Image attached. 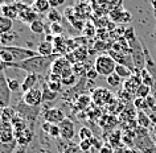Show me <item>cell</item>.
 I'll return each instance as SVG.
<instances>
[{
    "mask_svg": "<svg viewBox=\"0 0 156 153\" xmlns=\"http://www.w3.org/2000/svg\"><path fill=\"white\" fill-rule=\"evenodd\" d=\"M58 56L53 54L50 57H33L29 58L27 61L23 62H13V64H5V68H11V69H19V70H24L27 74H42L46 73L48 70L52 68L54 60Z\"/></svg>",
    "mask_w": 156,
    "mask_h": 153,
    "instance_id": "cell-1",
    "label": "cell"
},
{
    "mask_svg": "<svg viewBox=\"0 0 156 153\" xmlns=\"http://www.w3.org/2000/svg\"><path fill=\"white\" fill-rule=\"evenodd\" d=\"M94 68L97 71H98L99 75H103L107 78L108 75L115 73L116 62L112 60L108 54H99V56L95 58Z\"/></svg>",
    "mask_w": 156,
    "mask_h": 153,
    "instance_id": "cell-2",
    "label": "cell"
},
{
    "mask_svg": "<svg viewBox=\"0 0 156 153\" xmlns=\"http://www.w3.org/2000/svg\"><path fill=\"white\" fill-rule=\"evenodd\" d=\"M130 48H131V57L132 61H134L135 69L139 74L143 69H146V57H144V52H143V44L140 40H138L134 44H131Z\"/></svg>",
    "mask_w": 156,
    "mask_h": 153,
    "instance_id": "cell-3",
    "label": "cell"
},
{
    "mask_svg": "<svg viewBox=\"0 0 156 153\" xmlns=\"http://www.w3.org/2000/svg\"><path fill=\"white\" fill-rule=\"evenodd\" d=\"M50 73L57 74V75H60L64 79V78L73 75L72 65H70V62L68 61L66 57H57L53 62L52 68H50Z\"/></svg>",
    "mask_w": 156,
    "mask_h": 153,
    "instance_id": "cell-4",
    "label": "cell"
},
{
    "mask_svg": "<svg viewBox=\"0 0 156 153\" xmlns=\"http://www.w3.org/2000/svg\"><path fill=\"white\" fill-rule=\"evenodd\" d=\"M4 48L13 56L15 62H23V61L29 60V58L38 56V53H36L34 50L21 48V46H4Z\"/></svg>",
    "mask_w": 156,
    "mask_h": 153,
    "instance_id": "cell-5",
    "label": "cell"
},
{
    "mask_svg": "<svg viewBox=\"0 0 156 153\" xmlns=\"http://www.w3.org/2000/svg\"><path fill=\"white\" fill-rule=\"evenodd\" d=\"M16 112H19L24 120H29L30 123H34L37 120V116H38V112H40V107H30V106L25 104L24 102L19 103L16 106Z\"/></svg>",
    "mask_w": 156,
    "mask_h": 153,
    "instance_id": "cell-6",
    "label": "cell"
},
{
    "mask_svg": "<svg viewBox=\"0 0 156 153\" xmlns=\"http://www.w3.org/2000/svg\"><path fill=\"white\" fill-rule=\"evenodd\" d=\"M108 56H110L112 60L116 62V65L126 66V68L130 69L132 73L138 74V71H136V69H135V65H134V61H132L131 54H127V53H118V52H114V50H110V52H108Z\"/></svg>",
    "mask_w": 156,
    "mask_h": 153,
    "instance_id": "cell-7",
    "label": "cell"
},
{
    "mask_svg": "<svg viewBox=\"0 0 156 153\" xmlns=\"http://www.w3.org/2000/svg\"><path fill=\"white\" fill-rule=\"evenodd\" d=\"M93 102L98 106H105V104H110L114 102V94H111L107 89H95L91 94Z\"/></svg>",
    "mask_w": 156,
    "mask_h": 153,
    "instance_id": "cell-8",
    "label": "cell"
},
{
    "mask_svg": "<svg viewBox=\"0 0 156 153\" xmlns=\"http://www.w3.org/2000/svg\"><path fill=\"white\" fill-rule=\"evenodd\" d=\"M11 103V90L8 87V82L4 71H0V106L2 107H9Z\"/></svg>",
    "mask_w": 156,
    "mask_h": 153,
    "instance_id": "cell-9",
    "label": "cell"
},
{
    "mask_svg": "<svg viewBox=\"0 0 156 153\" xmlns=\"http://www.w3.org/2000/svg\"><path fill=\"white\" fill-rule=\"evenodd\" d=\"M23 102L30 107H40L42 103V90L40 89H33L28 92L23 94Z\"/></svg>",
    "mask_w": 156,
    "mask_h": 153,
    "instance_id": "cell-10",
    "label": "cell"
},
{
    "mask_svg": "<svg viewBox=\"0 0 156 153\" xmlns=\"http://www.w3.org/2000/svg\"><path fill=\"white\" fill-rule=\"evenodd\" d=\"M44 119L46 123L58 125L60 123H62L66 117H65V113L62 112L60 108H49V110H46V111H44Z\"/></svg>",
    "mask_w": 156,
    "mask_h": 153,
    "instance_id": "cell-11",
    "label": "cell"
},
{
    "mask_svg": "<svg viewBox=\"0 0 156 153\" xmlns=\"http://www.w3.org/2000/svg\"><path fill=\"white\" fill-rule=\"evenodd\" d=\"M15 141L13 127L11 123H4L0 119V143H12Z\"/></svg>",
    "mask_w": 156,
    "mask_h": 153,
    "instance_id": "cell-12",
    "label": "cell"
},
{
    "mask_svg": "<svg viewBox=\"0 0 156 153\" xmlns=\"http://www.w3.org/2000/svg\"><path fill=\"white\" fill-rule=\"evenodd\" d=\"M142 78H140L139 74H134L131 78H128L123 82V90L127 92H130L131 95H136V91L138 89L142 86Z\"/></svg>",
    "mask_w": 156,
    "mask_h": 153,
    "instance_id": "cell-13",
    "label": "cell"
},
{
    "mask_svg": "<svg viewBox=\"0 0 156 153\" xmlns=\"http://www.w3.org/2000/svg\"><path fill=\"white\" fill-rule=\"evenodd\" d=\"M61 132V137L64 140H72L74 135H76V129H74V124L70 119H65L62 123L58 124Z\"/></svg>",
    "mask_w": 156,
    "mask_h": 153,
    "instance_id": "cell-14",
    "label": "cell"
},
{
    "mask_svg": "<svg viewBox=\"0 0 156 153\" xmlns=\"http://www.w3.org/2000/svg\"><path fill=\"white\" fill-rule=\"evenodd\" d=\"M15 133V141L17 143L19 147H28V144L33 139V132L30 128H27L20 132H13Z\"/></svg>",
    "mask_w": 156,
    "mask_h": 153,
    "instance_id": "cell-15",
    "label": "cell"
},
{
    "mask_svg": "<svg viewBox=\"0 0 156 153\" xmlns=\"http://www.w3.org/2000/svg\"><path fill=\"white\" fill-rule=\"evenodd\" d=\"M0 13L3 15V16H5L7 19H9V20H16L19 19V9L16 8V5L13 4H9V3H7V4H3L0 7Z\"/></svg>",
    "mask_w": 156,
    "mask_h": 153,
    "instance_id": "cell-16",
    "label": "cell"
},
{
    "mask_svg": "<svg viewBox=\"0 0 156 153\" xmlns=\"http://www.w3.org/2000/svg\"><path fill=\"white\" fill-rule=\"evenodd\" d=\"M37 82H38L37 74H27L24 81H23V83H21V90L24 92H28V91H30V90L36 89Z\"/></svg>",
    "mask_w": 156,
    "mask_h": 153,
    "instance_id": "cell-17",
    "label": "cell"
},
{
    "mask_svg": "<svg viewBox=\"0 0 156 153\" xmlns=\"http://www.w3.org/2000/svg\"><path fill=\"white\" fill-rule=\"evenodd\" d=\"M30 8H32L36 13H46L52 8H50V4H49V0H36L30 4Z\"/></svg>",
    "mask_w": 156,
    "mask_h": 153,
    "instance_id": "cell-18",
    "label": "cell"
},
{
    "mask_svg": "<svg viewBox=\"0 0 156 153\" xmlns=\"http://www.w3.org/2000/svg\"><path fill=\"white\" fill-rule=\"evenodd\" d=\"M74 11H76V15L78 17L82 20V19L85 17H87L91 13V5L89 4V3H78V4L74 5Z\"/></svg>",
    "mask_w": 156,
    "mask_h": 153,
    "instance_id": "cell-19",
    "label": "cell"
},
{
    "mask_svg": "<svg viewBox=\"0 0 156 153\" xmlns=\"http://www.w3.org/2000/svg\"><path fill=\"white\" fill-rule=\"evenodd\" d=\"M19 19H21L24 23H28L29 25L32 24V23H34L36 20H38V19H37V13L34 12L30 7H27L25 9H23L21 12L19 13Z\"/></svg>",
    "mask_w": 156,
    "mask_h": 153,
    "instance_id": "cell-20",
    "label": "cell"
},
{
    "mask_svg": "<svg viewBox=\"0 0 156 153\" xmlns=\"http://www.w3.org/2000/svg\"><path fill=\"white\" fill-rule=\"evenodd\" d=\"M122 137H123V132L120 129H115L114 132L110 133V137H108V143H110V147L112 149L120 148L122 147Z\"/></svg>",
    "mask_w": 156,
    "mask_h": 153,
    "instance_id": "cell-21",
    "label": "cell"
},
{
    "mask_svg": "<svg viewBox=\"0 0 156 153\" xmlns=\"http://www.w3.org/2000/svg\"><path fill=\"white\" fill-rule=\"evenodd\" d=\"M53 52H54V46L50 42L42 41L37 46V53L41 57H50V56H53Z\"/></svg>",
    "mask_w": 156,
    "mask_h": 153,
    "instance_id": "cell-22",
    "label": "cell"
},
{
    "mask_svg": "<svg viewBox=\"0 0 156 153\" xmlns=\"http://www.w3.org/2000/svg\"><path fill=\"white\" fill-rule=\"evenodd\" d=\"M136 123H138V125H139L140 128L147 129V128L151 127L152 121H151L150 115H148L147 112H144V111H138V115H136Z\"/></svg>",
    "mask_w": 156,
    "mask_h": 153,
    "instance_id": "cell-23",
    "label": "cell"
},
{
    "mask_svg": "<svg viewBox=\"0 0 156 153\" xmlns=\"http://www.w3.org/2000/svg\"><path fill=\"white\" fill-rule=\"evenodd\" d=\"M112 42L114 41H101V40H97L93 45V50L95 53H101V52H106L108 50L110 52L111 48H112Z\"/></svg>",
    "mask_w": 156,
    "mask_h": 153,
    "instance_id": "cell-24",
    "label": "cell"
},
{
    "mask_svg": "<svg viewBox=\"0 0 156 153\" xmlns=\"http://www.w3.org/2000/svg\"><path fill=\"white\" fill-rule=\"evenodd\" d=\"M12 26H13V21L0 13V36L5 34V33H9Z\"/></svg>",
    "mask_w": 156,
    "mask_h": 153,
    "instance_id": "cell-25",
    "label": "cell"
},
{
    "mask_svg": "<svg viewBox=\"0 0 156 153\" xmlns=\"http://www.w3.org/2000/svg\"><path fill=\"white\" fill-rule=\"evenodd\" d=\"M72 54H73L76 62H85V60L87 58V54H89L87 46H81V48H77Z\"/></svg>",
    "mask_w": 156,
    "mask_h": 153,
    "instance_id": "cell-26",
    "label": "cell"
},
{
    "mask_svg": "<svg viewBox=\"0 0 156 153\" xmlns=\"http://www.w3.org/2000/svg\"><path fill=\"white\" fill-rule=\"evenodd\" d=\"M57 99V92L52 91L49 89L48 83H44L42 86V102H53Z\"/></svg>",
    "mask_w": 156,
    "mask_h": 153,
    "instance_id": "cell-27",
    "label": "cell"
},
{
    "mask_svg": "<svg viewBox=\"0 0 156 153\" xmlns=\"http://www.w3.org/2000/svg\"><path fill=\"white\" fill-rule=\"evenodd\" d=\"M11 124H12V127H13V132H20V131H24V129L28 128V127H27L25 120L23 119L20 115H16V116H15Z\"/></svg>",
    "mask_w": 156,
    "mask_h": 153,
    "instance_id": "cell-28",
    "label": "cell"
},
{
    "mask_svg": "<svg viewBox=\"0 0 156 153\" xmlns=\"http://www.w3.org/2000/svg\"><path fill=\"white\" fill-rule=\"evenodd\" d=\"M72 70H73V74L74 75H78V77H82V75H86L87 73V68H86V64L85 62H76L74 65H72Z\"/></svg>",
    "mask_w": 156,
    "mask_h": 153,
    "instance_id": "cell-29",
    "label": "cell"
},
{
    "mask_svg": "<svg viewBox=\"0 0 156 153\" xmlns=\"http://www.w3.org/2000/svg\"><path fill=\"white\" fill-rule=\"evenodd\" d=\"M82 33H83V37H86V38H91V37L97 36V26H95V24L93 21H86Z\"/></svg>",
    "mask_w": 156,
    "mask_h": 153,
    "instance_id": "cell-30",
    "label": "cell"
},
{
    "mask_svg": "<svg viewBox=\"0 0 156 153\" xmlns=\"http://www.w3.org/2000/svg\"><path fill=\"white\" fill-rule=\"evenodd\" d=\"M115 74H116V75H119V77L122 78V79H124V81L134 75V73H132L130 69H127L126 66H122V65H116V68H115Z\"/></svg>",
    "mask_w": 156,
    "mask_h": 153,
    "instance_id": "cell-31",
    "label": "cell"
},
{
    "mask_svg": "<svg viewBox=\"0 0 156 153\" xmlns=\"http://www.w3.org/2000/svg\"><path fill=\"white\" fill-rule=\"evenodd\" d=\"M15 116H16V110L12 108V107H5L4 112H3V115L0 119L4 121V123H12Z\"/></svg>",
    "mask_w": 156,
    "mask_h": 153,
    "instance_id": "cell-32",
    "label": "cell"
},
{
    "mask_svg": "<svg viewBox=\"0 0 156 153\" xmlns=\"http://www.w3.org/2000/svg\"><path fill=\"white\" fill-rule=\"evenodd\" d=\"M29 28L30 30L34 33V34H42V33H45V24H44V21L42 20H36L34 23H32V24L29 25Z\"/></svg>",
    "mask_w": 156,
    "mask_h": 153,
    "instance_id": "cell-33",
    "label": "cell"
},
{
    "mask_svg": "<svg viewBox=\"0 0 156 153\" xmlns=\"http://www.w3.org/2000/svg\"><path fill=\"white\" fill-rule=\"evenodd\" d=\"M16 145H17L16 141H12V143H0V153H15L17 151Z\"/></svg>",
    "mask_w": 156,
    "mask_h": 153,
    "instance_id": "cell-34",
    "label": "cell"
},
{
    "mask_svg": "<svg viewBox=\"0 0 156 153\" xmlns=\"http://www.w3.org/2000/svg\"><path fill=\"white\" fill-rule=\"evenodd\" d=\"M134 107L136 108V111H144V112H147L148 110H150V107H148V104H147V100L146 99H143V98H135L134 99Z\"/></svg>",
    "mask_w": 156,
    "mask_h": 153,
    "instance_id": "cell-35",
    "label": "cell"
},
{
    "mask_svg": "<svg viewBox=\"0 0 156 153\" xmlns=\"http://www.w3.org/2000/svg\"><path fill=\"white\" fill-rule=\"evenodd\" d=\"M124 38L127 40L128 44H134V42H136L139 40L138 36H136L135 33V28L134 26H128V28H126V33H124Z\"/></svg>",
    "mask_w": 156,
    "mask_h": 153,
    "instance_id": "cell-36",
    "label": "cell"
},
{
    "mask_svg": "<svg viewBox=\"0 0 156 153\" xmlns=\"http://www.w3.org/2000/svg\"><path fill=\"white\" fill-rule=\"evenodd\" d=\"M0 60L4 62V64H13L15 62L13 56L4 48V46H0Z\"/></svg>",
    "mask_w": 156,
    "mask_h": 153,
    "instance_id": "cell-37",
    "label": "cell"
},
{
    "mask_svg": "<svg viewBox=\"0 0 156 153\" xmlns=\"http://www.w3.org/2000/svg\"><path fill=\"white\" fill-rule=\"evenodd\" d=\"M139 75H140V78H142V83H143V85L150 86V87H152V86H154V78L151 77V74L148 73L146 69H143L142 71L139 73Z\"/></svg>",
    "mask_w": 156,
    "mask_h": 153,
    "instance_id": "cell-38",
    "label": "cell"
},
{
    "mask_svg": "<svg viewBox=\"0 0 156 153\" xmlns=\"http://www.w3.org/2000/svg\"><path fill=\"white\" fill-rule=\"evenodd\" d=\"M46 17H48V20L50 21V24H52V23H61V20H62V16H61L60 11L54 9V8H52L49 11L48 15H46Z\"/></svg>",
    "mask_w": 156,
    "mask_h": 153,
    "instance_id": "cell-39",
    "label": "cell"
},
{
    "mask_svg": "<svg viewBox=\"0 0 156 153\" xmlns=\"http://www.w3.org/2000/svg\"><path fill=\"white\" fill-rule=\"evenodd\" d=\"M107 81V85L111 86V87H119L120 85H122V78H120L119 75H116V74H111V75H108L106 78Z\"/></svg>",
    "mask_w": 156,
    "mask_h": 153,
    "instance_id": "cell-40",
    "label": "cell"
},
{
    "mask_svg": "<svg viewBox=\"0 0 156 153\" xmlns=\"http://www.w3.org/2000/svg\"><path fill=\"white\" fill-rule=\"evenodd\" d=\"M78 137H80L81 141H82V140H91L94 136H93V132H91L90 128L82 127L80 131H78Z\"/></svg>",
    "mask_w": 156,
    "mask_h": 153,
    "instance_id": "cell-41",
    "label": "cell"
},
{
    "mask_svg": "<svg viewBox=\"0 0 156 153\" xmlns=\"http://www.w3.org/2000/svg\"><path fill=\"white\" fill-rule=\"evenodd\" d=\"M151 95V87L146 85H142L136 91V98H143V99H147L148 96Z\"/></svg>",
    "mask_w": 156,
    "mask_h": 153,
    "instance_id": "cell-42",
    "label": "cell"
},
{
    "mask_svg": "<svg viewBox=\"0 0 156 153\" xmlns=\"http://www.w3.org/2000/svg\"><path fill=\"white\" fill-rule=\"evenodd\" d=\"M49 29L53 36H62V33H64V26L61 25V23H52Z\"/></svg>",
    "mask_w": 156,
    "mask_h": 153,
    "instance_id": "cell-43",
    "label": "cell"
},
{
    "mask_svg": "<svg viewBox=\"0 0 156 153\" xmlns=\"http://www.w3.org/2000/svg\"><path fill=\"white\" fill-rule=\"evenodd\" d=\"M13 40H15V34L12 32L2 34V36H0V42L3 44V46H8L9 42H13Z\"/></svg>",
    "mask_w": 156,
    "mask_h": 153,
    "instance_id": "cell-44",
    "label": "cell"
},
{
    "mask_svg": "<svg viewBox=\"0 0 156 153\" xmlns=\"http://www.w3.org/2000/svg\"><path fill=\"white\" fill-rule=\"evenodd\" d=\"M78 148H80L83 153L91 152V149H93L91 140H82V141H80V145H78Z\"/></svg>",
    "mask_w": 156,
    "mask_h": 153,
    "instance_id": "cell-45",
    "label": "cell"
},
{
    "mask_svg": "<svg viewBox=\"0 0 156 153\" xmlns=\"http://www.w3.org/2000/svg\"><path fill=\"white\" fill-rule=\"evenodd\" d=\"M7 82H8V87L11 90V92H12V91H17L19 89H21V85L19 83L17 79H13V78H7Z\"/></svg>",
    "mask_w": 156,
    "mask_h": 153,
    "instance_id": "cell-46",
    "label": "cell"
},
{
    "mask_svg": "<svg viewBox=\"0 0 156 153\" xmlns=\"http://www.w3.org/2000/svg\"><path fill=\"white\" fill-rule=\"evenodd\" d=\"M131 20H132V15L128 12V11L124 9V12L122 13V16H120V20H119L118 24H128Z\"/></svg>",
    "mask_w": 156,
    "mask_h": 153,
    "instance_id": "cell-47",
    "label": "cell"
},
{
    "mask_svg": "<svg viewBox=\"0 0 156 153\" xmlns=\"http://www.w3.org/2000/svg\"><path fill=\"white\" fill-rule=\"evenodd\" d=\"M49 136H52L53 139H58L61 136V132H60V127L56 124H52L50 127V131H49Z\"/></svg>",
    "mask_w": 156,
    "mask_h": 153,
    "instance_id": "cell-48",
    "label": "cell"
},
{
    "mask_svg": "<svg viewBox=\"0 0 156 153\" xmlns=\"http://www.w3.org/2000/svg\"><path fill=\"white\" fill-rule=\"evenodd\" d=\"M98 75H99L98 71H97L95 68L93 66V68H90V69L87 70V73H86V75H85V78H86V79H90V81H94Z\"/></svg>",
    "mask_w": 156,
    "mask_h": 153,
    "instance_id": "cell-49",
    "label": "cell"
},
{
    "mask_svg": "<svg viewBox=\"0 0 156 153\" xmlns=\"http://www.w3.org/2000/svg\"><path fill=\"white\" fill-rule=\"evenodd\" d=\"M118 98L120 100H126V102H130L132 99V95L130 92H127V91H124V90H122V91H119L118 92Z\"/></svg>",
    "mask_w": 156,
    "mask_h": 153,
    "instance_id": "cell-50",
    "label": "cell"
},
{
    "mask_svg": "<svg viewBox=\"0 0 156 153\" xmlns=\"http://www.w3.org/2000/svg\"><path fill=\"white\" fill-rule=\"evenodd\" d=\"M48 86L49 89L54 92H60L61 91V87H62V83H58V82H48Z\"/></svg>",
    "mask_w": 156,
    "mask_h": 153,
    "instance_id": "cell-51",
    "label": "cell"
},
{
    "mask_svg": "<svg viewBox=\"0 0 156 153\" xmlns=\"http://www.w3.org/2000/svg\"><path fill=\"white\" fill-rule=\"evenodd\" d=\"M76 79H77V77L73 74V75H70V77H68V78H64V79L61 81V83L65 85V86H72V85L76 83Z\"/></svg>",
    "mask_w": 156,
    "mask_h": 153,
    "instance_id": "cell-52",
    "label": "cell"
},
{
    "mask_svg": "<svg viewBox=\"0 0 156 153\" xmlns=\"http://www.w3.org/2000/svg\"><path fill=\"white\" fill-rule=\"evenodd\" d=\"M61 153H82V151L78 147H68V148L62 149Z\"/></svg>",
    "mask_w": 156,
    "mask_h": 153,
    "instance_id": "cell-53",
    "label": "cell"
},
{
    "mask_svg": "<svg viewBox=\"0 0 156 153\" xmlns=\"http://www.w3.org/2000/svg\"><path fill=\"white\" fill-rule=\"evenodd\" d=\"M64 0H49V4H50V8H54L57 9V7H60L64 4Z\"/></svg>",
    "mask_w": 156,
    "mask_h": 153,
    "instance_id": "cell-54",
    "label": "cell"
},
{
    "mask_svg": "<svg viewBox=\"0 0 156 153\" xmlns=\"http://www.w3.org/2000/svg\"><path fill=\"white\" fill-rule=\"evenodd\" d=\"M61 81H62V78L60 75H57V74H53V73L49 74V82H58V83H61Z\"/></svg>",
    "mask_w": 156,
    "mask_h": 153,
    "instance_id": "cell-55",
    "label": "cell"
},
{
    "mask_svg": "<svg viewBox=\"0 0 156 153\" xmlns=\"http://www.w3.org/2000/svg\"><path fill=\"white\" fill-rule=\"evenodd\" d=\"M50 127H52V124H50V123H46V121H45V123L41 125L42 131L46 132V133H49V131H50Z\"/></svg>",
    "mask_w": 156,
    "mask_h": 153,
    "instance_id": "cell-56",
    "label": "cell"
},
{
    "mask_svg": "<svg viewBox=\"0 0 156 153\" xmlns=\"http://www.w3.org/2000/svg\"><path fill=\"white\" fill-rule=\"evenodd\" d=\"M124 153H139V152L135 148H126L124 149Z\"/></svg>",
    "mask_w": 156,
    "mask_h": 153,
    "instance_id": "cell-57",
    "label": "cell"
},
{
    "mask_svg": "<svg viewBox=\"0 0 156 153\" xmlns=\"http://www.w3.org/2000/svg\"><path fill=\"white\" fill-rule=\"evenodd\" d=\"M15 153H27V147H17V151Z\"/></svg>",
    "mask_w": 156,
    "mask_h": 153,
    "instance_id": "cell-58",
    "label": "cell"
},
{
    "mask_svg": "<svg viewBox=\"0 0 156 153\" xmlns=\"http://www.w3.org/2000/svg\"><path fill=\"white\" fill-rule=\"evenodd\" d=\"M124 147H120V148H116V149H114V153H124Z\"/></svg>",
    "mask_w": 156,
    "mask_h": 153,
    "instance_id": "cell-59",
    "label": "cell"
},
{
    "mask_svg": "<svg viewBox=\"0 0 156 153\" xmlns=\"http://www.w3.org/2000/svg\"><path fill=\"white\" fill-rule=\"evenodd\" d=\"M4 70H5V64L0 60V71H4Z\"/></svg>",
    "mask_w": 156,
    "mask_h": 153,
    "instance_id": "cell-60",
    "label": "cell"
},
{
    "mask_svg": "<svg viewBox=\"0 0 156 153\" xmlns=\"http://www.w3.org/2000/svg\"><path fill=\"white\" fill-rule=\"evenodd\" d=\"M151 7L154 8V11L156 12V0H152V2H151Z\"/></svg>",
    "mask_w": 156,
    "mask_h": 153,
    "instance_id": "cell-61",
    "label": "cell"
},
{
    "mask_svg": "<svg viewBox=\"0 0 156 153\" xmlns=\"http://www.w3.org/2000/svg\"><path fill=\"white\" fill-rule=\"evenodd\" d=\"M152 132H154V135L156 136V124L152 125Z\"/></svg>",
    "mask_w": 156,
    "mask_h": 153,
    "instance_id": "cell-62",
    "label": "cell"
},
{
    "mask_svg": "<svg viewBox=\"0 0 156 153\" xmlns=\"http://www.w3.org/2000/svg\"><path fill=\"white\" fill-rule=\"evenodd\" d=\"M3 112H4V107H2V106H0V117H2Z\"/></svg>",
    "mask_w": 156,
    "mask_h": 153,
    "instance_id": "cell-63",
    "label": "cell"
},
{
    "mask_svg": "<svg viewBox=\"0 0 156 153\" xmlns=\"http://www.w3.org/2000/svg\"><path fill=\"white\" fill-rule=\"evenodd\" d=\"M155 144H156V140H155Z\"/></svg>",
    "mask_w": 156,
    "mask_h": 153,
    "instance_id": "cell-64",
    "label": "cell"
}]
</instances>
